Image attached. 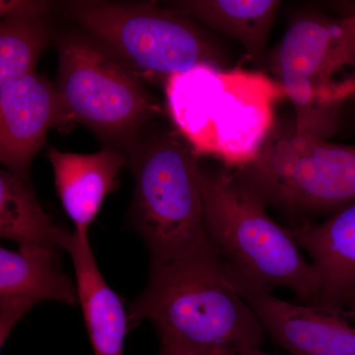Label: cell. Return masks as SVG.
Segmentation results:
<instances>
[{"mask_svg":"<svg viewBox=\"0 0 355 355\" xmlns=\"http://www.w3.org/2000/svg\"><path fill=\"white\" fill-rule=\"evenodd\" d=\"M166 105L176 130L197 157L239 169L258 157L275 123V107L287 98L265 72L200 64L167 81Z\"/></svg>","mask_w":355,"mask_h":355,"instance_id":"cell-2","label":"cell"},{"mask_svg":"<svg viewBox=\"0 0 355 355\" xmlns=\"http://www.w3.org/2000/svg\"><path fill=\"white\" fill-rule=\"evenodd\" d=\"M125 153L135 181L130 225L150 266L214 247L203 220L200 164L180 133L153 123Z\"/></svg>","mask_w":355,"mask_h":355,"instance_id":"cell-4","label":"cell"},{"mask_svg":"<svg viewBox=\"0 0 355 355\" xmlns=\"http://www.w3.org/2000/svg\"><path fill=\"white\" fill-rule=\"evenodd\" d=\"M275 78L286 89L300 130L322 139L338 132L340 76L355 71V14H310L294 20L273 51Z\"/></svg>","mask_w":355,"mask_h":355,"instance_id":"cell-8","label":"cell"},{"mask_svg":"<svg viewBox=\"0 0 355 355\" xmlns=\"http://www.w3.org/2000/svg\"><path fill=\"white\" fill-rule=\"evenodd\" d=\"M289 230L317 272L319 295L314 306L345 310L355 298V202L321 223L304 221Z\"/></svg>","mask_w":355,"mask_h":355,"instance_id":"cell-12","label":"cell"},{"mask_svg":"<svg viewBox=\"0 0 355 355\" xmlns=\"http://www.w3.org/2000/svg\"><path fill=\"white\" fill-rule=\"evenodd\" d=\"M207 237L230 272L273 291L288 289L302 304L316 305L319 279L291 230L268 216L265 203L232 169L200 166Z\"/></svg>","mask_w":355,"mask_h":355,"instance_id":"cell-3","label":"cell"},{"mask_svg":"<svg viewBox=\"0 0 355 355\" xmlns=\"http://www.w3.org/2000/svg\"><path fill=\"white\" fill-rule=\"evenodd\" d=\"M58 198L74 230L88 235L103 202L114 190L121 168L128 164L127 154L104 147L92 154L62 153L48 149Z\"/></svg>","mask_w":355,"mask_h":355,"instance_id":"cell-14","label":"cell"},{"mask_svg":"<svg viewBox=\"0 0 355 355\" xmlns=\"http://www.w3.org/2000/svg\"><path fill=\"white\" fill-rule=\"evenodd\" d=\"M280 4L277 0H184L166 6L231 37L259 60Z\"/></svg>","mask_w":355,"mask_h":355,"instance_id":"cell-15","label":"cell"},{"mask_svg":"<svg viewBox=\"0 0 355 355\" xmlns=\"http://www.w3.org/2000/svg\"><path fill=\"white\" fill-rule=\"evenodd\" d=\"M55 6V2L43 0H1L2 18H44Z\"/></svg>","mask_w":355,"mask_h":355,"instance_id":"cell-18","label":"cell"},{"mask_svg":"<svg viewBox=\"0 0 355 355\" xmlns=\"http://www.w3.org/2000/svg\"><path fill=\"white\" fill-rule=\"evenodd\" d=\"M50 40L44 18H2L0 23V85L35 73Z\"/></svg>","mask_w":355,"mask_h":355,"instance_id":"cell-17","label":"cell"},{"mask_svg":"<svg viewBox=\"0 0 355 355\" xmlns=\"http://www.w3.org/2000/svg\"><path fill=\"white\" fill-rule=\"evenodd\" d=\"M57 87L38 74L0 85V161L30 183L35 156L51 128L69 123Z\"/></svg>","mask_w":355,"mask_h":355,"instance_id":"cell-10","label":"cell"},{"mask_svg":"<svg viewBox=\"0 0 355 355\" xmlns=\"http://www.w3.org/2000/svg\"><path fill=\"white\" fill-rule=\"evenodd\" d=\"M55 248L0 249V347L34 306L51 300L78 306L76 284L64 272Z\"/></svg>","mask_w":355,"mask_h":355,"instance_id":"cell-11","label":"cell"},{"mask_svg":"<svg viewBox=\"0 0 355 355\" xmlns=\"http://www.w3.org/2000/svg\"><path fill=\"white\" fill-rule=\"evenodd\" d=\"M239 355H273L268 354V352H263L260 347H254V349H247L242 350Z\"/></svg>","mask_w":355,"mask_h":355,"instance_id":"cell-22","label":"cell"},{"mask_svg":"<svg viewBox=\"0 0 355 355\" xmlns=\"http://www.w3.org/2000/svg\"><path fill=\"white\" fill-rule=\"evenodd\" d=\"M64 228L53 223L44 212L31 184L6 169L0 171V236L19 247L60 249Z\"/></svg>","mask_w":355,"mask_h":355,"instance_id":"cell-16","label":"cell"},{"mask_svg":"<svg viewBox=\"0 0 355 355\" xmlns=\"http://www.w3.org/2000/svg\"><path fill=\"white\" fill-rule=\"evenodd\" d=\"M355 96V78L354 80L350 81V83H347V85L345 86V88L343 89L342 94H340V97L343 101L347 99H352V97Z\"/></svg>","mask_w":355,"mask_h":355,"instance_id":"cell-20","label":"cell"},{"mask_svg":"<svg viewBox=\"0 0 355 355\" xmlns=\"http://www.w3.org/2000/svg\"><path fill=\"white\" fill-rule=\"evenodd\" d=\"M60 246L73 263L79 305L95 355H123L130 329L128 309L103 277L88 235L64 229Z\"/></svg>","mask_w":355,"mask_h":355,"instance_id":"cell-13","label":"cell"},{"mask_svg":"<svg viewBox=\"0 0 355 355\" xmlns=\"http://www.w3.org/2000/svg\"><path fill=\"white\" fill-rule=\"evenodd\" d=\"M127 309L130 328L148 320L160 343L184 349L239 354L265 340L214 246L150 266L146 291Z\"/></svg>","mask_w":355,"mask_h":355,"instance_id":"cell-1","label":"cell"},{"mask_svg":"<svg viewBox=\"0 0 355 355\" xmlns=\"http://www.w3.org/2000/svg\"><path fill=\"white\" fill-rule=\"evenodd\" d=\"M157 355H239L234 352H202V350H193L184 349L179 345L172 343H160V350Z\"/></svg>","mask_w":355,"mask_h":355,"instance_id":"cell-19","label":"cell"},{"mask_svg":"<svg viewBox=\"0 0 355 355\" xmlns=\"http://www.w3.org/2000/svg\"><path fill=\"white\" fill-rule=\"evenodd\" d=\"M266 334L293 355H355V318L343 311L293 303L226 268Z\"/></svg>","mask_w":355,"mask_h":355,"instance_id":"cell-9","label":"cell"},{"mask_svg":"<svg viewBox=\"0 0 355 355\" xmlns=\"http://www.w3.org/2000/svg\"><path fill=\"white\" fill-rule=\"evenodd\" d=\"M352 99H355V96H354V97H352ZM354 106H355V105H354Z\"/></svg>","mask_w":355,"mask_h":355,"instance_id":"cell-23","label":"cell"},{"mask_svg":"<svg viewBox=\"0 0 355 355\" xmlns=\"http://www.w3.org/2000/svg\"><path fill=\"white\" fill-rule=\"evenodd\" d=\"M343 315L347 319L355 318V298L345 307V310H343Z\"/></svg>","mask_w":355,"mask_h":355,"instance_id":"cell-21","label":"cell"},{"mask_svg":"<svg viewBox=\"0 0 355 355\" xmlns=\"http://www.w3.org/2000/svg\"><path fill=\"white\" fill-rule=\"evenodd\" d=\"M233 172L266 207L288 214H334L355 202V146L333 144L294 121L275 123L256 160Z\"/></svg>","mask_w":355,"mask_h":355,"instance_id":"cell-7","label":"cell"},{"mask_svg":"<svg viewBox=\"0 0 355 355\" xmlns=\"http://www.w3.org/2000/svg\"><path fill=\"white\" fill-rule=\"evenodd\" d=\"M62 8L144 83L164 87L175 74L200 64L223 67L225 62L193 18L156 2L73 0Z\"/></svg>","mask_w":355,"mask_h":355,"instance_id":"cell-5","label":"cell"},{"mask_svg":"<svg viewBox=\"0 0 355 355\" xmlns=\"http://www.w3.org/2000/svg\"><path fill=\"white\" fill-rule=\"evenodd\" d=\"M57 90L70 123L88 128L107 147L125 150L162 114V107L132 69L92 36L58 37Z\"/></svg>","mask_w":355,"mask_h":355,"instance_id":"cell-6","label":"cell"}]
</instances>
